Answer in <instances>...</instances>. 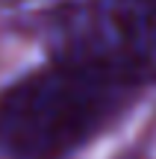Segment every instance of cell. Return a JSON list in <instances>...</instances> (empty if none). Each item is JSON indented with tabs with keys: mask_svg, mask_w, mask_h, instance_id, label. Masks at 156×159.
Returning a JSON list of instances; mask_svg holds the SVG:
<instances>
[{
	"mask_svg": "<svg viewBox=\"0 0 156 159\" xmlns=\"http://www.w3.org/2000/svg\"><path fill=\"white\" fill-rule=\"evenodd\" d=\"M136 94L86 59L56 53L0 91V150L12 159H68Z\"/></svg>",
	"mask_w": 156,
	"mask_h": 159,
	"instance_id": "1",
	"label": "cell"
},
{
	"mask_svg": "<svg viewBox=\"0 0 156 159\" xmlns=\"http://www.w3.org/2000/svg\"><path fill=\"white\" fill-rule=\"evenodd\" d=\"M62 53L133 91L156 83V0H86L71 18Z\"/></svg>",
	"mask_w": 156,
	"mask_h": 159,
	"instance_id": "2",
	"label": "cell"
}]
</instances>
